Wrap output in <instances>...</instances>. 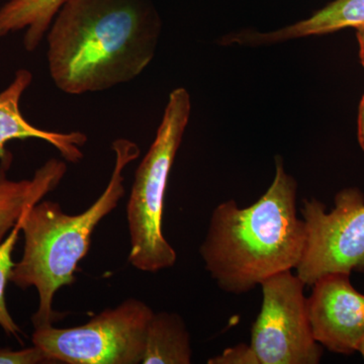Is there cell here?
Segmentation results:
<instances>
[{
	"instance_id": "1",
	"label": "cell",
	"mask_w": 364,
	"mask_h": 364,
	"mask_svg": "<svg viewBox=\"0 0 364 364\" xmlns=\"http://www.w3.org/2000/svg\"><path fill=\"white\" fill-rule=\"evenodd\" d=\"M162 21L153 0H66L47 33V62L62 92L130 82L154 58Z\"/></svg>"
},
{
	"instance_id": "2",
	"label": "cell",
	"mask_w": 364,
	"mask_h": 364,
	"mask_svg": "<svg viewBox=\"0 0 364 364\" xmlns=\"http://www.w3.org/2000/svg\"><path fill=\"white\" fill-rule=\"evenodd\" d=\"M298 183L275 159L272 186L247 208L218 205L200 246L205 268L227 293H247L277 273L296 269L305 252L306 225L296 215Z\"/></svg>"
},
{
	"instance_id": "3",
	"label": "cell",
	"mask_w": 364,
	"mask_h": 364,
	"mask_svg": "<svg viewBox=\"0 0 364 364\" xmlns=\"http://www.w3.org/2000/svg\"><path fill=\"white\" fill-rule=\"evenodd\" d=\"M114 166L107 188L87 210L78 215L63 212L59 203L41 200L20 219L25 238L23 256L14 263L11 282L21 289L35 287L39 306L33 314V328L49 327L63 318L53 301L61 287L75 282L78 263L90 249L95 228L124 198V170L140 156V148L128 139L112 142Z\"/></svg>"
},
{
	"instance_id": "4",
	"label": "cell",
	"mask_w": 364,
	"mask_h": 364,
	"mask_svg": "<svg viewBox=\"0 0 364 364\" xmlns=\"http://www.w3.org/2000/svg\"><path fill=\"white\" fill-rule=\"evenodd\" d=\"M186 88L170 93L156 136L136 170L127 220L130 233L129 261L136 269L157 272L173 267L176 252L163 235V210L172 165L191 117Z\"/></svg>"
},
{
	"instance_id": "5",
	"label": "cell",
	"mask_w": 364,
	"mask_h": 364,
	"mask_svg": "<svg viewBox=\"0 0 364 364\" xmlns=\"http://www.w3.org/2000/svg\"><path fill=\"white\" fill-rule=\"evenodd\" d=\"M153 314L147 304L129 299L117 308L102 311L85 325L38 328L32 342L53 363H142Z\"/></svg>"
},
{
	"instance_id": "6",
	"label": "cell",
	"mask_w": 364,
	"mask_h": 364,
	"mask_svg": "<svg viewBox=\"0 0 364 364\" xmlns=\"http://www.w3.org/2000/svg\"><path fill=\"white\" fill-rule=\"evenodd\" d=\"M301 214L306 243L296 270L306 286L330 273L364 272V196L359 189L340 191L330 213L315 198L305 200Z\"/></svg>"
},
{
	"instance_id": "7",
	"label": "cell",
	"mask_w": 364,
	"mask_h": 364,
	"mask_svg": "<svg viewBox=\"0 0 364 364\" xmlns=\"http://www.w3.org/2000/svg\"><path fill=\"white\" fill-rule=\"evenodd\" d=\"M262 306L250 346L258 364H317L322 347L314 338L304 294L306 284L287 270L263 280Z\"/></svg>"
},
{
	"instance_id": "8",
	"label": "cell",
	"mask_w": 364,
	"mask_h": 364,
	"mask_svg": "<svg viewBox=\"0 0 364 364\" xmlns=\"http://www.w3.org/2000/svg\"><path fill=\"white\" fill-rule=\"evenodd\" d=\"M349 277L348 273L321 277L306 299L314 338L335 353H354L364 337V294Z\"/></svg>"
},
{
	"instance_id": "9",
	"label": "cell",
	"mask_w": 364,
	"mask_h": 364,
	"mask_svg": "<svg viewBox=\"0 0 364 364\" xmlns=\"http://www.w3.org/2000/svg\"><path fill=\"white\" fill-rule=\"evenodd\" d=\"M32 81L33 74L26 69H20L16 72L11 85L0 92V162L14 160L13 154L6 149L7 143L38 139L51 144L65 161L78 163L85 156L81 149L87 142L85 134L42 130L28 123L21 114V97Z\"/></svg>"
},
{
	"instance_id": "10",
	"label": "cell",
	"mask_w": 364,
	"mask_h": 364,
	"mask_svg": "<svg viewBox=\"0 0 364 364\" xmlns=\"http://www.w3.org/2000/svg\"><path fill=\"white\" fill-rule=\"evenodd\" d=\"M364 25V0H334L310 18L274 32L257 33L251 31L226 36L227 45L263 46L277 44L289 40L310 36L326 35L347 28H358Z\"/></svg>"
},
{
	"instance_id": "11",
	"label": "cell",
	"mask_w": 364,
	"mask_h": 364,
	"mask_svg": "<svg viewBox=\"0 0 364 364\" xmlns=\"http://www.w3.org/2000/svg\"><path fill=\"white\" fill-rule=\"evenodd\" d=\"M11 164L13 160L0 162V243L28 208L57 188L67 172L65 161L51 158L32 178L11 181L7 176Z\"/></svg>"
},
{
	"instance_id": "12",
	"label": "cell",
	"mask_w": 364,
	"mask_h": 364,
	"mask_svg": "<svg viewBox=\"0 0 364 364\" xmlns=\"http://www.w3.org/2000/svg\"><path fill=\"white\" fill-rule=\"evenodd\" d=\"M191 337L186 323L176 313L153 314L144 349L143 364H189Z\"/></svg>"
},
{
	"instance_id": "13",
	"label": "cell",
	"mask_w": 364,
	"mask_h": 364,
	"mask_svg": "<svg viewBox=\"0 0 364 364\" xmlns=\"http://www.w3.org/2000/svg\"><path fill=\"white\" fill-rule=\"evenodd\" d=\"M66 0H9L0 7V38L26 28L23 46L37 49L51 26L55 14Z\"/></svg>"
},
{
	"instance_id": "14",
	"label": "cell",
	"mask_w": 364,
	"mask_h": 364,
	"mask_svg": "<svg viewBox=\"0 0 364 364\" xmlns=\"http://www.w3.org/2000/svg\"><path fill=\"white\" fill-rule=\"evenodd\" d=\"M21 232V224L18 221L4 240L0 243V327L6 332L7 336L14 337L18 340H20L21 329L7 309L6 291L7 284L11 282V274L14 267L13 253Z\"/></svg>"
},
{
	"instance_id": "15",
	"label": "cell",
	"mask_w": 364,
	"mask_h": 364,
	"mask_svg": "<svg viewBox=\"0 0 364 364\" xmlns=\"http://www.w3.org/2000/svg\"><path fill=\"white\" fill-rule=\"evenodd\" d=\"M53 363L39 347H33L14 350L11 348L0 347V364H42Z\"/></svg>"
},
{
	"instance_id": "16",
	"label": "cell",
	"mask_w": 364,
	"mask_h": 364,
	"mask_svg": "<svg viewBox=\"0 0 364 364\" xmlns=\"http://www.w3.org/2000/svg\"><path fill=\"white\" fill-rule=\"evenodd\" d=\"M208 364H258L250 344H239L210 359Z\"/></svg>"
},
{
	"instance_id": "17",
	"label": "cell",
	"mask_w": 364,
	"mask_h": 364,
	"mask_svg": "<svg viewBox=\"0 0 364 364\" xmlns=\"http://www.w3.org/2000/svg\"><path fill=\"white\" fill-rule=\"evenodd\" d=\"M358 141L364 151V97L359 107L358 114Z\"/></svg>"
},
{
	"instance_id": "18",
	"label": "cell",
	"mask_w": 364,
	"mask_h": 364,
	"mask_svg": "<svg viewBox=\"0 0 364 364\" xmlns=\"http://www.w3.org/2000/svg\"><path fill=\"white\" fill-rule=\"evenodd\" d=\"M356 30H358L359 55H360L361 63H363L364 67V25L359 26Z\"/></svg>"
},
{
	"instance_id": "19",
	"label": "cell",
	"mask_w": 364,
	"mask_h": 364,
	"mask_svg": "<svg viewBox=\"0 0 364 364\" xmlns=\"http://www.w3.org/2000/svg\"><path fill=\"white\" fill-rule=\"evenodd\" d=\"M358 351L361 354V355H363V358H364V337L363 340H361L360 344H359Z\"/></svg>"
}]
</instances>
